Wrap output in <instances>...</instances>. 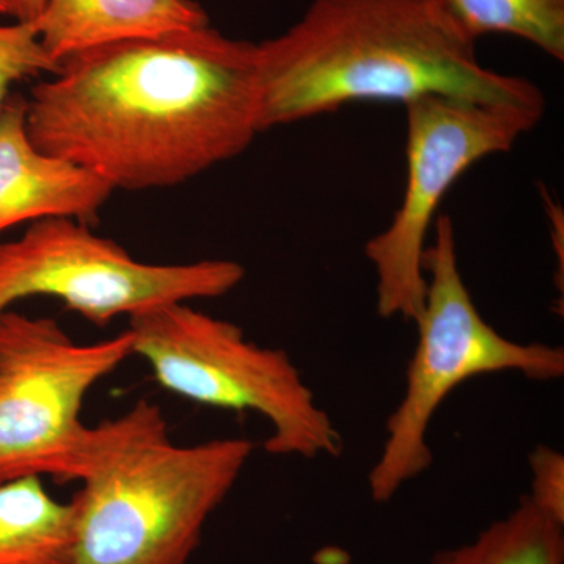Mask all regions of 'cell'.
Listing matches in <instances>:
<instances>
[{"label":"cell","instance_id":"obj_4","mask_svg":"<svg viewBox=\"0 0 564 564\" xmlns=\"http://www.w3.org/2000/svg\"><path fill=\"white\" fill-rule=\"evenodd\" d=\"M426 245V293L415 321L417 344L406 367L402 400L386 422V440L367 484L373 502L388 503L433 464L429 430L447 397L466 381L516 372L533 381L564 375V350L508 339L478 313L459 270L454 223L440 215Z\"/></svg>","mask_w":564,"mask_h":564},{"label":"cell","instance_id":"obj_8","mask_svg":"<svg viewBox=\"0 0 564 564\" xmlns=\"http://www.w3.org/2000/svg\"><path fill=\"white\" fill-rule=\"evenodd\" d=\"M243 280V267L226 259L139 261L74 218L31 223L20 239L0 243V315L21 300L50 296L104 328L161 304L218 299Z\"/></svg>","mask_w":564,"mask_h":564},{"label":"cell","instance_id":"obj_2","mask_svg":"<svg viewBox=\"0 0 564 564\" xmlns=\"http://www.w3.org/2000/svg\"><path fill=\"white\" fill-rule=\"evenodd\" d=\"M256 47L261 132L348 104L425 96L545 110L532 82L481 65L436 0H313Z\"/></svg>","mask_w":564,"mask_h":564},{"label":"cell","instance_id":"obj_1","mask_svg":"<svg viewBox=\"0 0 564 564\" xmlns=\"http://www.w3.org/2000/svg\"><path fill=\"white\" fill-rule=\"evenodd\" d=\"M25 99L33 144L113 192L184 184L261 133L258 47L210 25L80 52Z\"/></svg>","mask_w":564,"mask_h":564},{"label":"cell","instance_id":"obj_16","mask_svg":"<svg viewBox=\"0 0 564 564\" xmlns=\"http://www.w3.org/2000/svg\"><path fill=\"white\" fill-rule=\"evenodd\" d=\"M6 2L9 7V17L22 22H35L43 9V0H6Z\"/></svg>","mask_w":564,"mask_h":564},{"label":"cell","instance_id":"obj_15","mask_svg":"<svg viewBox=\"0 0 564 564\" xmlns=\"http://www.w3.org/2000/svg\"><path fill=\"white\" fill-rule=\"evenodd\" d=\"M532 473L530 502L564 525V455L549 445H538L529 456Z\"/></svg>","mask_w":564,"mask_h":564},{"label":"cell","instance_id":"obj_6","mask_svg":"<svg viewBox=\"0 0 564 564\" xmlns=\"http://www.w3.org/2000/svg\"><path fill=\"white\" fill-rule=\"evenodd\" d=\"M133 356L131 333L77 344L52 318L0 315V484L76 480L91 426L85 399Z\"/></svg>","mask_w":564,"mask_h":564},{"label":"cell","instance_id":"obj_17","mask_svg":"<svg viewBox=\"0 0 564 564\" xmlns=\"http://www.w3.org/2000/svg\"><path fill=\"white\" fill-rule=\"evenodd\" d=\"M0 14H9V7H7L6 0H0Z\"/></svg>","mask_w":564,"mask_h":564},{"label":"cell","instance_id":"obj_7","mask_svg":"<svg viewBox=\"0 0 564 564\" xmlns=\"http://www.w3.org/2000/svg\"><path fill=\"white\" fill-rule=\"evenodd\" d=\"M406 109V185L391 223L366 243L377 313L415 322L425 303L423 256L444 196L475 163L508 152L543 109L425 96Z\"/></svg>","mask_w":564,"mask_h":564},{"label":"cell","instance_id":"obj_11","mask_svg":"<svg viewBox=\"0 0 564 564\" xmlns=\"http://www.w3.org/2000/svg\"><path fill=\"white\" fill-rule=\"evenodd\" d=\"M76 505L52 499L41 477L0 484V564H69Z\"/></svg>","mask_w":564,"mask_h":564},{"label":"cell","instance_id":"obj_12","mask_svg":"<svg viewBox=\"0 0 564 564\" xmlns=\"http://www.w3.org/2000/svg\"><path fill=\"white\" fill-rule=\"evenodd\" d=\"M430 564H564V525L524 496L474 541L436 552Z\"/></svg>","mask_w":564,"mask_h":564},{"label":"cell","instance_id":"obj_5","mask_svg":"<svg viewBox=\"0 0 564 564\" xmlns=\"http://www.w3.org/2000/svg\"><path fill=\"white\" fill-rule=\"evenodd\" d=\"M128 332L133 356L144 359L165 391L204 406L262 415L272 426L267 454H343V434L284 350L251 343L236 323L187 303L141 311L129 317Z\"/></svg>","mask_w":564,"mask_h":564},{"label":"cell","instance_id":"obj_10","mask_svg":"<svg viewBox=\"0 0 564 564\" xmlns=\"http://www.w3.org/2000/svg\"><path fill=\"white\" fill-rule=\"evenodd\" d=\"M40 40L61 66L80 52L206 28L209 18L195 0H43Z\"/></svg>","mask_w":564,"mask_h":564},{"label":"cell","instance_id":"obj_3","mask_svg":"<svg viewBox=\"0 0 564 564\" xmlns=\"http://www.w3.org/2000/svg\"><path fill=\"white\" fill-rule=\"evenodd\" d=\"M252 452L247 437L174 444L161 406L144 399L91 426L69 564H187Z\"/></svg>","mask_w":564,"mask_h":564},{"label":"cell","instance_id":"obj_9","mask_svg":"<svg viewBox=\"0 0 564 564\" xmlns=\"http://www.w3.org/2000/svg\"><path fill=\"white\" fill-rule=\"evenodd\" d=\"M25 110L22 95H10L0 110V234L46 218L93 220L113 191L87 170L40 151Z\"/></svg>","mask_w":564,"mask_h":564},{"label":"cell","instance_id":"obj_13","mask_svg":"<svg viewBox=\"0 0 564 564\" xmlns=\"http://www.w3.org/2000/svg\"><path fill=\"white\" fill-rule=\"evenodd\" d=\"M464 39L477 43L491 33L533 44L564 62V0H436Z\"/></svg>","mask_w":564,"mask_h":564},{"label":"cell","instance_id":"obj_14","mask_svg":"<svg viewBox=\"0 0 564 564\" xmlns=\"http://www.w3.org/2000/svg\"><path fill=\"white\" fill-rule=\"evenodd\" d=\"M57 70V63L52 61L41 44L36 22L0 24V110L17 82Z\"/></svg>","mask_w":564,"mask_h":564}]
</instances>
